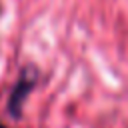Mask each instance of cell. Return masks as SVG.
<instances>
[{
    "mask_svg": "<svg viewBox=\"0 0 128 128\" xmlns=\"http://www.w3.org/2000/svg\"><path fill=\"white\" fill-rule=\"evenodd\" d=\"M38 80H40V70L38 66H34L32 62L20 66L18 70V76L8 92V98H6V114L12 118V120H20L22 118V108L30 96V92L38 86Z\"/></svg>",
    "mask_w": 128,
    "mask_h": 128,
    "instance_id": "6da1fadb",
    "label": "cell"
},
{
    "mask_svg": "<svg viewBox=\"0 0 128 128\" xmlns=\"http://www.w3.org/2000/svg\"><path fill=\"white\" fill-rule=\"evenodd\" d=\"M0 128H10V126H6V124H4L2 120H0Z\"/></svg>",
    "mask_w": 128,
    "mask_h": 128,
    "instance_id": "7a4b0ae2",
    "label": "cell"
}]
</instances>
